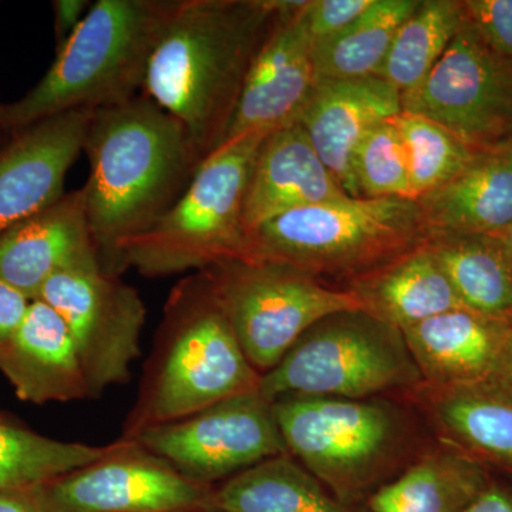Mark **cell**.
Masks as SVG:
<instances>
[{
    "mask_svg": "<svg viewBox=\"0 0 512 512\" xmlns=\"http://www.w3.org/2000/svg\"><path fill=\"white\" fill-rule=\"evenodd\" d=\"M83 154L87 222L101 268L119 276L121 251L173 207L202 160L183 124L143 93L92 111Z\"/></svg>",
    "mask_w": 512,
    "mask_h": 512,
    "instance_id": "cell-1",
    "label": "cell"
},
{
    "mask_svg": "<svg viewBox=\"0 0 512 512\" xmlns=\"http://www.w3.org/2000/svg\"><path fill=\"white\" fill-rule=\"evenodd\" d=\"M275 0H178L148 64L143 94L183 124L201 160L224 143Z\"/></svg>",
    "mask_w": 512,
    "mask_h": 512,
    "instance_id": "cell-2",
    "label": "cell"
},
{
    "mask_svg": "<svg viewBox=\"0 0 512 512\" xmlns=\"http://www.w3.org/2000/svg\"><path fill=\"white\" fill-rule=\"evenodd\" d=\"M178 0H97L25 96L0 104L8 134L70 113L117 106L143 93L151 56Z\"/></svg>",
    "mask_w": 512,
    "mask_h": 512,
    "instance_id": "cell-3",
    "label": "cell"
},
{
    "mask_svg": "<svg viewBox=\"0 0 512 512\" xmlns=\"http://www.w3.org/2000/svg\"><path fill=\"white\" fill-rule=\"evenodd\" d=\"M427 235L416 201L346 197L285 212L252 229L242 261L350 282L420 247Z\"/></svg>",
    "mask_w": 512,
    "mask_h": 512,
    "instance_id": "cell-4",
    "label": "cell"
},
{
    "mask_svg": "<svg viewBox=\"0 0 512 512\" xmlns=\"http://www.w3.org/2000/svg\"><path fill=\"white\" fill-rule=\"evenodd\" d=\"M266 136L232 138L205 157L173 207L121 251L119 274L133 266L146 276L175 275L242 261L245 192Z\"/></svg>",
    "mask_w": 512,
    "mask_h": 512,
    "instance_id": "cell-5",
    "label": "cell"
},
{
    "mask_svg": "<svg viewBox=\"0 0 512 512\" xmlns=\"http://www.w3.org/2000/svg\"><path fill=\"white\" fill-rule=\"evenodd\" d=\"M423 383L403 333L362 309L332 313L296 340L281 362L261 375L258 392L363 400Z\"/></svg>",
    "mask_w": 512,
    "mask_h": 512,
    "instance_id": "cell-6",
    "label": "cell"
},
{
    "mask_svg": "<svg viewBox=\"0 0 512 512\" xmlns=\"http://www.w3.org/2000/svg\"><path fill=\"white\" fill-rule=\"evenodd\" d=\"M167 326V349L148 390L141 427L185 419L258 390L261 375L245 356L204 274L175 289Z\"/></svg>",
    "mask_w": 512,
    "mask_h": 512,
    "instance_id": "cell-7",
    "label": "cell"
},
{
    "mask_svg": "<svg viewBox=\"0 0 512 512\" xmlns=\"http://www.w3.org/2000/svg\"><path fill=\"white\" fill-rule=\"evenodd\" d=\"M276 423L286 450L340 503L356 500L399 453V414L376 400L285 396Z\"/></svg>",
    "mask_w": 512,
    "mask_h": 512,
    "instance_id": "cell-8",
    "label": "cell"
},
{
    "mask_svg": "<svg viewBox=\"0 0 512 512\" xmlns=\"http://www.w3.org/2000/svg\"><path fill=\"white\" fill-rule=\"evenodd\" d=\"M201 274L259 375L278 365L318 320L360 309L346 289L329 288L285 265L229 261Z\"/></svg>",
    "mask_w": 512,
    "mask_h": 512,
    "instance_id": "cell-9",
    "label": "cell"
},
{
    "mask_svg": "<svg viewBox=\"0 0 512 512\" xmlns=\"http://www.w3.org/2000/svg\"><path fill=\"white\" fill-rule=\"evenodd\" d=\"M134 441L204 487L288 454L274 404L258 390L222 400L185 419L141 427Z\"/></svg>",
    "mask_w": 512,
    "mask_h": 512,
    "instance_id": "cell-10",
    "label": "cell"
},
{
    "mask_svg": "<svg viewBox=\"0 0 512 512\" xmlns=\"http://www.w3.org/2000/svg\"><path fill=\"white\" fill-rule=\"evenodd\" d=\"M403 110L421 114L474 148L512 140V59L501 55L464 18L439 63Z\"/></svg>",
    "mask_w": 512,
    "mask_h": 512,
    "instance_id": "cell-11",
    "label": "cell"
},
{
    "mask_svg": "<svg viewBox=\"0 0 512 512\" xmlns=\"http://www.w3.org/2000/svg\"><path fill=\"white\" fill-rule=\"evenodd\" d=\"M36 299L52 306L72 333L89 396L126 382L140 356L146 308L136 289L101 266L59 272Z\"/></svg>",
    "mask_w": 512,
    "mask_h": 512,
    "instance_id": "cell-12",
    "label": "cell"
},
{
    "mask_svg": "<svg viewBox=\"0 0 512 512\" xmlns=\"http://www.w3.org/2000/svg\"><path fill=\"white\" fill-rule=\"evenodd\" d=\"M28 491L40 512L210 511L212 494L130 440L96 463Z\"/></svg>",
    "mask_w": 512,
    "mask_h": 512,
    "instance_id": "cell-13",
    "label": "cell"
},
{
    "mask_svg": "<svg viewBox=\"0 0 512 512\" xmlns=\"http://www.w3.org/2000/svg\"><path fill=\"white\" fill-rule=\"evenodd\" d=\"M276 5L274 22L249 67L224 143L295 124L318 83L313 42L302 19L305 2Z\"/></svg>",
    "mask_w": 512,
    "mask_h": 512,
    "instance_id": "cell-14",
    "label": "cell"
},
{
    "mask_svg": "<svg viewBox=\"0 0 512 512\" xmlns=\"http://www.w3.org/2000/svg\"><path fill=\"white\" fill-rule=\"evenodd\" d=\"M90 116L92 111H70L37 121L0 147V232L64 197Z\"/></svg>",
    "mask_w": 512,
    "mask_h": 512,
    "instance_id": "cell-15",
    "label": "cell"
},
{
    "mask_svg": "<svg viewBox=\"0 0 512 512\" xmlns=\"http://www.w3.org/2000/svg\"><path fill=\"white\" fill-rule=\"evenodd\" d=\"M101 266L82 188L0 232V281L33 301L52 276Z\"/></svg>",
    "mask_w": 512,
    "mask_h": 512,
    "instance_id": "cell-16",
    "label": "cell"
},
{
    "mask_svg": "<svg viewBox=\"0 0 512 512\" xmlns=\"http://www.w3.org/2000/svg\"><path fill=\"white\" fill-rule=\"evenodd\" d=\"M402 111L400 93L382 77L318 80L296 123L343 191L360 198L353 171L357 147L373 127Z\"/></svg>",
    "mask_w": 512,
    "mask_h": 512,
    "instance_id": "cell-17",
    "label": "cell"
},
{
    "mask_svg": "<svg viewBox=\"0 0 512 512\" xmlns=\"http://www.w3.org/2000/svg\"><path fill=\"white\" fill-rule=\"evenodd\" d=\"M349 197L298 123L266 136L259 147L244 200V227L251 232L285 212Z\"/></svg>",
    "mask_w": 512,
    "mask_h": 512,
    "instance_id": "cell-18",
    "label": "cell"
},
{
    "mask_svg": "<svg viewBox=\"0 0 512 512\" xmlns=\"http://www.w3.org/2000/svg\"><path fill=\"white\" fill-rule=\"evenodd\" d=\"M511 330L512 323L460 308L402 333L423 384L457 387L493 382Z\"/></svg>",
    "mask_w": 512,
    "mask_h": 512,
    "instance_id": "cell-19",
    "label": "cell"
},
{
    "mask_svg": "<svg viewBox=\"0 0 512 512\" xmlns=\"http://www.w3.org/2000/svg\"><path fill=\"white\" fill-rule=\"evenodd\" d=\"M0 373L25 402L89 396L72 333L62 316L40 299L30 301L22 322L0 346Z\"/></svg>",
    "mask_w": 512,
    "mask_h": 512,
    "instance_id": "cell-20",
    "label": "cell"
},
{
    "mask_svg": "<svg viewBox=\"0 0 512 512\" xmlns=\"http://www.w3.org/2000/svg\"><path fill=\"white\" fill-rule=\"evenodd\" d=\"M416 202L429 232L504 231L512 225V140L476 151L456 177Z\"/></svg>",
    "mask_w": 512,
    "mask_h": 512,
    "instance_id": "cell-21",
    "label": "cell"
},
{
    "mask_svg": "<svg viewBox=\"0 0 512 512\" xmlns=\"http://www.w3.org/2000/svg\"><path fill=\"white\" fill-rule=\"evenodd\" d=\"M416 390L443 443L512 474V394L494 383Z\"/></svg>",
    "mask_w": 512,
    "mask_h": 512,
    "instance_id": "cell-22",
    "label": "cell"
},
{
    "mask_svg": "<svg viewBox=\"0 0 512 512\" xmlns=\"http://www.w3.org/2000/svg\"><path fill=\"white\" fill-rule=\"evenodd\" d=\"M346 291L355 296L362 311L400 332L464 308L426 244L353 279Z\"/></svg>",
    "mask_w": 512,
    "mask_h": 512,
    "instance_id": "cell-23",
    "label": "cell"
},
{
    "mask_svg": "<svg viewBox=\"0 0 512 512\" xmlns=\"http://www.w3.org/2000/svg\"><path fill=\"white\" fill-rule=\"evenodd\" d=\"M488 467L441 441L370 498L373 512H466L490 484Z\"/></svg>",
    "mask_w": 512,
    "mask_h": 512,
    "instance_id": "cell-24",
    "label": "cell"
},
{
    "mask_svg": "<svg viewBox=\"0 0 512 512\" xmlns=\"http://www.w3.org/2000/svg\"><path fill=\"white\" fill-rule=\"evenodd\" d=\"M424 244L464 308L512 323V262L500 239L429 232Z\"/></svg>",
    "mask_w": 512,
    "mask_h": 512,
    "instance_id": "cell-25",
    "label": "cell"
},
{
    "mask_svg": "<svg viewBox=\"0 0 512 512\" xmlns=\"http://www.w3.org/2000/svg\"><path fill=\"white\" fill-rule=\"evenodd\" d=\"M210 511L346 512L291 454L268 458L228 478L211 494Z\"/></svg>",
    "mask_w": 512,
    "mask_h": 512,
    "instance_id": "cell-26",
    "label": "cell"
},
{
    "mask_svg": "<svg viewBox=\"0 0 512 512\" xmlns=\"http://www.w3.org/2000/svg\"><path fill=\"white\" fill-rule=\"evenodd\" d=\"M420 0H376L348 29L313 45L318 80L379 77L404 20Z\"/></svg>",
    "mask_w": 512,
    "mask_h": 512,
    "instance_id": "cell-27",
    "label": "cell"
},
{
    "mask_svg": "<svg viewBox=\"0 0 512 512\" xmlns=\"http://www.w3.org/2000/svg\"><path fill=\"white\" fill-rule=\"evenodd\" d=\"M463 23L460 0H423L400 26L379 77L400 97L414 92L439 63Z\"/></svg>",
    "mask_w": 512,
    "mask_h": 512,
    "instance_id": "cell-28",
    "label": "cell"
},
{
    "mask_svg": "<svg viewBox=\"0 0 512 512\" xmlns=\"http://www.w3.org/2000/svg\"><path fill=\"white\" fill-rule=\"evenodd\" d=\"M117 446L50 439L0 414V491L29 490L96 463Z\"/></svg>",
    "mask_w": 512,
    "mask_h": 512,
    "instance_id": "cell-29",
    "label": "cell"
},
{
    "mask_svg": "<svg viewBox=\"0 0 512 512\" xmlns=\"http://www.w3.org/2000/svg\"><path fill=\"white\" fill-rule=\"evenodd\" d=\"M393 121L406 147L413 201L456 177L478 151L421 114L403 110Z\"/></svg>",
    "mask_w": 512,
    "mask_h": 512,
    "instance_id": "cell-30",
    "label": "cell"
},
{
    "mask_svg": "<svg viewBox=\"0 0 512 512\" xmlns=\"http://www.w3.org/2000/svg\"><path fill=\"white\" fill-rule=\"evenodd\" d=\"M353 171L360 198L412 200L406 147L393 119L366 134L357 147Z\"/></svg>",
    "mask_w": 512,
    "mask_h": 512,
    "instance_id": "cell-31",
    "label": "cell"
},
{
    "mask_svg": "<svg viewBox=\"0 0 512 512\" xmlns=\"http://www.w3.org/2000/svg\"><path fill=\"white\" fill-rule=\"evenodd\" d=\"M376 0H311L302 8V19L313 45L348 29L375 5Z\"/></svg>",
    "mask_w": 512,
    "mask_h": 512,
    "instance_id": "cell-32",
    "label": "cell"
},
{
    "mask_svg": "<svg viewBox=\"0 0 512 512\" xmlns=\"http://www.w3.org/2000/svg\"><path fill=\"white\" fill-rule=\"evenodd\" d=\"M461 8L478 35L512 59V0H463Z\"/></svg>",
    "mask_w": 512,
    "mask_h": 512,
    "instance_id": "cell-33",
    "label": "cell"
},
{
    "mask_svg": "<svg viewBox=\"0 0 512 512\" xmlns=\"http://www.w3.org/2000/svg\"><path fill=\"white\" fill-rule=\"evenodd\" d=\"M92 3L89 0H56L52 3L55 15L56 50L60 49L76 32Z\"/></svg>",
    "mask_w": 512,
    "mask_h": 512,
    "instance_id": "cell-34",
    "label": "cell"
},
{
    "mask_svg": "<svg viewBox=\"0 0 512 512\" xmlns=\"http://www.w3.org/2000/svg\"><path fill=\"white\" fill-rule=\"evenodd\" d=\"M29 299L0 281V346L13 335L28 311Z\"/></svg>",
    "mask_w": 512,
    "mask_h": 512,
    "instance_id": "cell-35",
    "label": "cell"
},
{
    "mask_svg": "<svg viewBox=\"0 0 512 512\" xmlns=\"http://www.w3.org/2000/svg\"><path fill=\"white\" fill-rule=\"evenodd\" d=\"M466 512H512V487L491 478L490 484Z\"/></svg>",
    "mask_w": 512,
    "mask_h": 512,
    "instance_id": "cell-36",
    "label": "cell"
},
{
    "mask_svg": "<svg viewBox=\"0 0 512 512\" xmlns=\"http://www.w3.org/2000/svg\"><path fill=\"white\" fill-rule=\"evenodd\" d=\"M0 512H40L28 490L0 491Z\"/></svg>",
    "mask_w": 512,
    "mask_h": 512,
    "instance_id": "cell-37",
    "label": "cell"
},
{
    "mask_svg": "<svg viewBox=\"0 0 512 512\" xmlns=\"http://www.w3.org/2000/svg\"><path fill=\"white\" fill-rule=\"evenodd\" d=\"M491 383L497 384L501 389L512 394V330L507 343H505L500 363H498L497 373Z\"/></svg>",
    "mask_w": 512,
    "mask_h": 512,
    "instance_id": "cell-38",
    "label": "cell"
},
{
    "mask_svg": "<svg viewBox=\"0 0 512 512\" xmlns=\"http://www.w3.org/2000/svg\"><path fill=\"white\" fill-rule=\"evenodd\" d=\"M495 237L500 239L501 244L507 251L508 256H510L512 262V225L510 227L505 228L504 231L498 232V234H494Z\"/></svg>",
    "mask_w": 512,
    "mask_h": 512,
    "instance_id": "cell-39",
    "label": "cell"
},
{
    "mask_svg": "<svg viewBox=\"0 0 512 512\" xmlns=\"http://www.w3.org/2000/svg\"><path fill=\"white\" fill-rule=\"evenodd\" d=\"M10 136H12V134L6 133V131L3 130L2 127H0V147H2L3 144H5L6 141L9 140Z\"/></svg>",
    "mask_w": 512,
    "mask_h": 512,
    "instance_id": "cell-40",
    "label": "cell"
},
{
    "mask_svg": "<svg viewBox=\"0 0 512 512\" xmlns=\"http://www.w3.org/2000/svg\"><path fill=\"white\" fill-rule=\"evenodd\" d=\"M205 512H218V511H205Z\"/></svg>",
    "mask_w": 512,
    "mask_h": 512,
    "instance_id": "cell-41",
    "label": "cell"
},
{
    "mask_svg": "<svg viewBox=\"0 0 512 512\" xmlns=\"http://www.w3.org/2000/svg\"><path fill=\"white\" fill-rule=\"evenodd\" d=\"M508 476H511V477H512V474H508Z\"/></svg>",
    "mask_w": 512,
    "mask_h": 512,
    "instance_id": "cell-42",
    "label": "cell"
}]
</instances>
